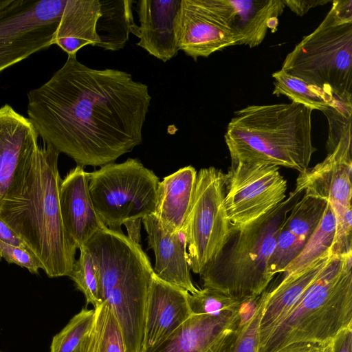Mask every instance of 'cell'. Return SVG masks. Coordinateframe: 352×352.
<instances>
[{"mask_svg": "<svg viewBox=\"0 0 352 352\" xmlns=\"http://www.w3.org/2000/svg\"><path fill=\"white\" fill-rule=\"evenodd\" d=\"M28 99V119L44 144L96 167L142 143L151 96L130 74L90 68L75 54Z\"/></svg>", "mask_w": 352, "mask_h": 352, "instance_id": "cell-1", "label": "cell"}, {"mask_svg": "<svg viewBox=\"0 0 352 352\" xmlns=\"http://www.w3.org/2000/svg\"><path fill=\"white\" fill-rule=\"evenodd\" d=\"M336 219L327 202L322 217L300 254L285 267L283 277L301 273L318 260L332 255Z\"/></svg>", "mask_w": 352, "mask_h": 352, "instance_id": "cell-25", "label": "cell"}, {"mask_svg": "<svg viewBox=\"0 0 352 352\" xmlns=\"http://www.w3.org/2000/svg\"><path fill=\"white\" fill-rule=\"evenodd\" d=\"M100 16L99 0H67L52 45L60 47L67 55H75L87 45L100 43L96 23Z\"/></svg>", "mask_w": 352, "mask_h": 352, "instance_id": "cell-21", "label": "cell"}, {"mask_svg": "<svg viewBox=\"0 0 352 352\" xmlns=\"http://www.w3.org/2000/svg\"><path fill=\"white\" fill-rule=\"evenodd\" d=\"M331 256L332 255L318 260L301 273L283 277L274 289L267 291V300L260 322L259 346L287 315L307 288L327 265Z\"/></svg>", "mask_w": 352, "mask_h": 352, "instance_id": "cell-23", "label": "cell"}, {"mask_svg": "<svg viewBox=\"0 0 352 352\" xmlns=\"http://www.w3.org/2000/svg\"><path fill=\"white\" fill-rule=\"evenodd\" d=\"M327 204L325 200L304 194L294 204L284 227L305 245L320 223Z\"/></svg>", "mask_w": 352, "mask_h": 352, "instance_id": "cell-27", "label": "cell"}, {"mask_svg": "<svg viewBox=\"0 0 352 352\" xmlns=\"http://www.w3.org/2000/svg\"><path fill=\"white\" fill-rule=\"evenodd\" d=\"M59 154L50 145H38L0 206V219L21 238L50 278L69 276L78 249L60 213Z\"/></svg>", "mask_w": 352, "mask_h": 352, "instance_id": "cell-2", "label": "cell"}, {"mask_svg": "<svg viewBox=\"0 0 352 352\" xmlns=\"http://www.w3.org/2000/svg\"><path fill=\"white\" fill-rule=\"evenodd\" d=\"M226 177L213 166L197 174L194 194L183 232L190 269L200 274L221 251L234 230L227 217L224 199Z\"/></svg>", "mask_w": 352, "mask_h": 352, "instance_id": "cell-9", "label": "cell"}, {"mask_svg": "<svg viewBox=\"0 0 352 352\" xmlns=\"http://www.w3.org/2000/svg\"><path fill=\"white\" fill-rule=\"evenodd\" d=\"M226 177L224 204L234 231L264 216L286 199L287 180L278 166L256 162L231 163Z\"/></svg>", "mask_w": 352, "mask_h": 352, "instance_id": "cell-11", "label": "cell"}, {"mask_svg": "<svg viewBox=\"0 0 352 352\" xmlns=\"http://www.w3.org/2000/svg\"><path fill=\"white\" fill-rule=\"evenodd\" d=\"M97 265L100 292L122 334L126 352H140L146 300L154 271L140 244L105 227L85 245Z\"/></svg>", "mask_w": 352, "mask_h": 352, "instance_id": "cell-5", "label": "cell"}, {"mask_svg": "<svg viewBox=\"0 0 352 352\" xmlns=\"http://www.w3.org/2000/svg\"><path fill=\"white\" fill-rule=\"evenodd\" d=\"M4 258L8 263H14L26 268L32 274H38L42 265L28 251L0 241V261Z\"/></svg>", "mask_w": 352, "mask_h": 352, "instance_id": "cell-34", "label": "cell"}, {"mask_svg": "<svg viewBox=\"0 0 352 352\" xmlns=\"http://www.w3.org/2000/svg\"><path fill=\"white\" fill-rule=\"evenodd\" d=\"M100 309L101 330L98 352H126L121 329L114 315L104 302Z\"/></svg>", "mask_w": 352, "mask_h": 352, "instance_id": "cell-33", "label": "cell"}, {"mask_svg": "<svg viewBox=\"0 0 352 352\" xmlns=\"http://www.w3.org/2000/svg\"><path fill=\"white\" fill-rule=\"evenodd\" d=\"M285 6L298 16L306 14L311 8L319 5H324L329 2V0H307L295 1L283 0Z\"/></svg>", "mask_w": 352, "mask_h": 352, "instance_id": "cell-37", "label": "cell"}, {"mask_svg": "<svg viewBox=\"0 0 352 352\" xmlns=\"http://www.w3.org/2000/svg\"><path fill=\"white\" fill-rule=\"evenodd\" d=\"M267 297L264 291L258 297L252 312L243 318L236 336L227 352H258L260 322Z\"/></svg>", "mask_w": 352, "mask_h": 352, "instance_id": "cell-30", "label": "cell"}, {"mask_svg": "<svg viewBox=\"0 0 352 352\" xmlns=\"http://www.w3.org/2000/svg\"><path fill=\"white\" fill-rule=\"evenodd\" d=\"M352 152L334 148L314 167L299 173L295 192L319 198L331 206L336 219L332 255L352 254Z\"/></svg>", "mask_w": 352, "mask_h": 352, "instance_id": "cell-12", "label": "cell"}, {"mask_svg": "<svg viewBox=\"0 0 352 352\" xmlns=\"http://www.w3.org/2000/svg\"><path fill=\"white\" fill-rule=\"evenodd\" d=\"M160 180L138 159L109 163L89 173V190L96 213L108 228L155 212Z\"/></svg>", "mask_w": 352, "mask_h": 352, "instance_id": "cell-8", "label": "cell"}, {"mask_svg": "<svg viewBox=\"0 0 352 352\" xmlns=\"http://www.w3.org/2000/svg\"><path fill=\"white\" fill-rule=\"evenodd\" d=\"M274 90L276 96H285L292 102L322 111L336 106L338 100L333 94L320 87L310 85L280 69L272 74Z\"/></svg>", "mask_w": 352, "mask_h": 352, "instance_id": "cell-26", "label": "cell"}, {"mask_svg": "<svg viewBox=\"0 0 352 352\" xmlns=\"http://www.w3.org/2000/svg\"><path fill=\"white\" fill-rule=\"evenodd\" d=\"M89 173L77 165L62 179L59 204L64 227L78 249L105 228L94 207L89 190Z\"/></svg>", "mask_w": 352, "mask_h": 352, "instance_id": "cell-17", "label": "cell"}, {"mask_svg": "<svg viewBox=\"0 0 352 352\" xmlns=\"http://www.w3.org/2000/svg\"><path fill=\"white\" fill-rule=\"evenodd\" d=\"M300 195L293 191L268 213L235 230L200 273L204 287L241 302L260 296L273 278L267 263L277 236Z\"/></svg>", "mask_w": 352, "mask_h": 352, "instance_id": "cell-6", "label": "cell"}, {"mask_svg": "<svg viewBox=\"0 0 352 352\" xmlns=\"http://www.w3.org/2000/svg\"><path fill=\"white\" fill-rule=\"evenodd\" d=\"M100 16L96 23L100 39L98 47L106 50L122 49L129 39V34L138 36L139 26L135 23L131 0H99Z\"/></svg>", "mask_w": 352, "mask_h": 352, "instance_id": "cell-24", "label": "cell"}, {"mask_svg": "<svg viewBox=\"0 0 352 352\" xmlns=\"http://www.w3.org/2000/svg\"><path fill=\"white\" fill-rule=\"evenodd\" d=\"M80 256L74 264L69 277L94 309L102 304L98 269L87 248H79Z\"/></svg>", "mask_w": 352, "mask_h": 352, "instance_id": "cell-28", "label": "cell"}, {"mask_svg": "<svg viewBox=\"0 0 352 352\" xmlns=\"http://www.w3.org/2000/svg\"><path fill=\"white\" fill-rule=\"evenodd\" d=\"M181 0H140L136 11L139 19L137 45L166 63L177 56L173 21Z\"/></svg>", "mask_w": 352, "mask_h": 352, "instance_id": "cell-20", "label": "cell"}, {"mask_svg": "<svg viewBox=\"0 0 352 352\" xmlns=\"http://www.w3.org/2000/svg\"><path fill=\"white\" fill-rule=\"evenodd\" d=\"M0 241L9 245L21 248L30 252L21 238L1 219H0Z\"/></svg>", "mask_w": 352, "mask_h": 352, "instance_id": "cell-38", "label": "cell"}, {"mask_svg": "<svg viewBox=\"0 0 352 352\" xmlns=\"http://www.w3.org/2000/svg\"><path fill=\"white\" fill-rule=\"evenodd\" d=\"M148 248L155 254L154 273L161 280L190 294L198 291L192 283L184 234L168 231L155 214L142 219Z\"/></svg>", "mask_w": 352, "mask_h": 352, "instance_id": "cell-18", "label": "cell"}, {"mask_svg": "<svg viewBox=\"0 0 352 352\" xmlns=\"http://www.w3.org/2000/svg\"><path fill=\"white\" fill-rule=\"evenodd\" d=\"M313 111L292 102L252 104L235 111L224 135L231 163L306 170L317 150L311 139Z\"/></svg>", "mask_w": 352, "mask_h": 352, "instance_id": "cell-3", "label": "cell"}, {"mask_svg": "<svg viewBox=\"0 0 352 352\" xmlns=\"http://www.w3.org/2000/svg\"><path fill=\"white\" fill-rule=\"evenodd\" d=\"M67 0H10L0 8V72L52 45Z\"/></svg>", "mask_w": 352, "mask_h": 352, "instance_id": "cell-10", "label": "cell"}, {"mask_svg": "<svg viewBox=\"0 0 352 352\" xmlns=\"http://www.w3.org/2000/svg\"><path fill=\"white\" fill-rule=\"evenodd\" d=\"M331 352H352V326L340 331L332 340Z\"/></svg>", "mask_w": 352, "mask_h": 352, "instance_id": "cell-36", "label": "cell"}, {"mask_svg": "<svg viewBox=\"0 0 352 352\" xmlns=\"http://www.w3.org/2000/svg\"><path fill=\"white\" fill-rule=\"evenodd\" d=\"M331 349L332 340L322 343L307 345L291 352H331Z\"/></svg>", "mask_w": 352, "mask_h": 352, "instance_id": "cell-40", "label": "cell"}, {"mask_svg": "<svg viewBox=\"0 0 352 352\" xmlns=\"http://www.w3.org/2000/svg\"><path fill=\"white\" fill-rule=\"evenodd\" d=\"M245 304L217 314H192L173 335L149 352H227L244 318Z\"/></svg>", "mask_w": 352, "mask_h": 352, "instance_id": "cell-14", "label": "cell"}, {"mask_svg": "<svg viewBox=\"0 0 352 352\" xmlns=\"http://www.w3.org/2000/svg\"><path fill=\"white\" fill-rule=\"evenodd\" d=\"M187 293L161 280L154 273L146 300L140 352L157 348L192 315Z\"/></svg>", "mask_w": 352, "mask_h": 352, "instance_id": "cell-16", "label": "cell"}, {"mask_svg": "<svg viewBox=\"0 0 352 352\" xmlns=\"http://www.w3.org/2000/svg\"><path fill=\"white\" fill-rule=\"evenodd\" d=\"M214 16L236 36L238 45H259L267 30L276 31L283 0H204Z\"/></svg>", "mask_w": 352, "mask_h": 352, "instance_id": "cell-15", "label": "cell"}, {"mask_svg": "<svg viewBox=\"0 0 352 352\" xmlns=\"http://www.w3.org/2000/svg\"><path fill=\"white\" fill-rule=\"evenodd\" d=\"M197 172L189 165L160 182L153 214L170 232H179L192 202Z\"/></svg>", "mask_w": 352, "mask_h": 352, "instance_id": "cell-22", "label": "cell"}, {"mask_svg": "<svg viewBox=\"0 0 352 352\" xmlns=\"http://www.w3.org/2000/svg\"><path fill=\"white\" fill-rule=\"evenodd\" d=\"M96 309L82 308L52 339L50 352H72L92 329Z\"/></svg>", "mask_w": 352, "mask_h": 352, "instance_id": "cell-29", "label": "cell"}, {"mask_svg": "<svg viewBox=\"0 0 352 352\" xmlns=\"http://www.w3.org/2000/svg\"><path fill=\"white\" fill-rule=\"evenodd\" d=\"M28 118L10 105L0 107V206L26 160L38 146Z\"/></svg>", "mask_w": 352, "mask_h": 352, "instance_id": "cell-19", "label": "cell"}, {"mask_svg": "<svg viewBox=\"0 0 352 352\" xmlns=\"http://www.w3.org/2000/svg\"><path fill=\"white\" fill-rule=\"evenodd\" d=\"M187 300L192 314H217L227 310L239 309L247 302L206 287L199 288L192 294L188 292Z\"/></svg>", "mask_w": 352, "mask_h": 352, "instance_id": "cell-31", "label": "cell"}, {"mask_svg": "<svg viewBox=\"0 0 352 352\" xmlns=\"http://www.w3.org/2000/svg\"><path fill=\"white\" fill-rule=\"evenodd\" d=\"M142 219H135L125 221L122 225L126 227L127 236L134 243L140 244L141 242Z\"/></svg>", "mask_w": 352, "mask_h": 352, "instance_id": "cell-39", "label": "cell"}, {"mask_svg": "<svg viewBox=\"0 0 352 352\" xmlns=\"http://www.w3.org/2000/svg\"><path fill=\"white\" fill-rule=\"evenodd\" d=\"M352 104V0H334L320 25L286 56L280 69Z\"/></svg>", "mask_w": 352, "mask_h": 352, "instance_id": "cell-7", "label": "cell"}, {"mask_svg": "<svg viewBox=\"0 0 352 352\" xmlns=\"http://www.w3.org/2000/svg\"><path fill=\"white\" fill-rule=\"evenodd\" d=\"M173 25L179 50L195 61L239 43L235 34L214 16L204 0H181Z\"/></svg>", "mask_w": 352, "mask_h": 352, "instance_id": "cell-13", "label": "cell"}, {"mask_svg": "<svg viewBox=\"0 0 352 352\" xmlns=\"http://www.w3.org/2000/svg\"><path fill=\"white\" fill-rule=\"evenodd\" d=\"M305 244L283 226L268 260L267 270L270 274L274 277L277 273H283L285 267L300 254Z\"/></svg>", "mask_w": 352, "mask_h": 352, "instance_id": "cell-32", "label": "cell"}, {"mask_svg": "<svg viewBox=\"0 0 352 352\" xmlns=\"http://www.w3.org/2000/svg\"><path fill=\"white\" fill-rule=\"evenodd\" d=\"M100 307L95 309L96 317L92 329L72 352H98L101 330Z\"/></svg>", "mask_w": 352, "mask_h": 352, "instance_id": "cell-35", "label": "cell"}, {"mask_svg": "<svg viewBox=\"0 0 352 352\" xmlns=\"http://www.w3.org/2000/svg\"><path fill=\"white\" fill-rule=\"evenodd\" d=\"M352 326V254L332 255L258 352H291L332 340Z\"/></svg>", "mask_w": 352, "mask_h": 352, "instance_id": "cell-4", "label": "cell"}, {"mask_svg": "<svg viewBox=\"0 0 352 352\" xmlns=\"http://www.w3.org/2000/svg\"><path fill=\"white\" fill-rule=\"evenodd\" d=\"M0 352H1V351H0Z\"/></svg>", "mask_w": 352, "mask_h": 352, "instance_id": "cell-41", "label": "cell"}]
</instances>
